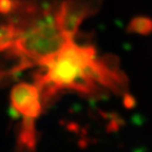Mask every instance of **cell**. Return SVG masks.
<instances>
[{"mask_svg":"<svg viewBox=\"0 0 152 152\" xmlns=\"http://www.w3.org/2000/svg\"><path fill=\"white\" fill-rule=\"evenodd\" d=\"M61 0H0V83L41 66L71 38L58 21Z\"/></svg>","mask_w":152,"mask_h":152,"instance_id":"cell-1","label":"cell"},{"mask_svg":"<svg viewBox=\"0 0 152 152\" xmlns=\"http://www.w3.org/2000/svg\"><path fill=\"white\" fill-rule=\"evenodd\" d=\"M35 85L45 104L64 90L86 96L98 94L104 89L121 92L127 79L115 59L98 57L94 47L78 45L72 39L41 66L35 75Z\"/></svg>","mask_w":152,"mask_h":152,"instance_id":"cell-2","label":"cell"},{"mask_svg":"<svg viewBox=\"0 0 152 152\" xmlns=\"http://www.w3.org/2000/svg\"><path fill=\"white\" fill-rule=\"evenodd\" d=\"M11 108L21 121H34L40 116L43 102L39 89L35 83H19L15 85L10 94Z\"/></svg>","mask_w":152,"mask_h":152,"instance_id":"cell-3","label":"cell"},{"mask_svg":"<svg viewBox=\"0 0 152 152\" xmlns=\"http://www.w3.org/2000/svg\"><path fill=\"white\" fill-rule=\"evenodd\" d=\"M102 0H66L62 1L58 13V21L68 37L74 35L86 17L94 14L100 7Z\"/></svg>","mask_w":152,"mask_h":152,"instance_id":"cell-4","label":"cell"},{"mask_svg":"<svg viewBox=\"0 0 152 152\" xmlns=\"http://www.w3.org/2000/svg\"><path fill=\"white\" fill-rule=\"evenodd\" d=\"M129 30L140 34H147L152 31V20L149 18H134L129 26Z\"/></svg>","mask_w":152,"mask_h":152,"instance_id":"cell-5","label":"cell"}]
</instances>
